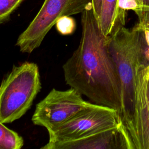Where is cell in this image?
Instances as JSON below:
<instances>
[{
	"instance_id": "cell-1",
	"label": "cell",
	"mask_w": 149,
	"mask_h": 149,
	"mask_svg": "<svg viewBox=\"0 0 149 149\" xmlns=\"http://www.w3.org/2000/svg\"><path fill=\"white\" fill-rule=\"evenodd\" d=\"M81 36L77 48L63 64L65 82L94 104L114 109L119 115L121 94L119 79L105 36L92 4L82 13Z\"/></svg>"
},
{
	"instance_id": "cell-2",
	"label": "cell",
	"mask_w": 149,
	"mask_h": 149,
	"mask_svg": "<svg viewBox=\"0 0 149 149\" xmlns=\"http://www.w3.org/2000/svg\"><path fill=\"white\" fill-rule=\"evenodd\" d=\"M109 49L120 87L119 117L133 148L137 149L134 120L136 77L139 65L143 63L137 31L133 27L130 29L125 26L116 30L109 37Z\"/></svg>"
},
{
	"instance_id": "cell-3",
	"label": "cell",
	"mask_w": 149,
	"mask_h": 149,
	"mask_svg": "<svg viewBox=\"0 0 149 149\" xmlns=\"http://www.w3.org/2000/svg\"><path fill=\"white\" fill-rule=\"evenodd\" d=\"M41 88L36 63L24 62L13 66L0 84V122L9 123L22 117Z\"/></svg>"
},
{
	"instance_id": "cell-4",
	"label": "cell",
	"mask_w": 149,
	"mask_h": 149,
	"mask_svg": "<svg viewBox=\"0 0 149 149\" xmlns=\"http://www.w3.org/2000/svg\"><path fill=\"white\" fill-rule=\"evenodd\" d=\"M91 4L92 0H44L36 16L16 41L20 51L31 53L40 47L60 17L82 13Z\"/></svg>"
},
{
	"instance_id": "cell-5",
	"label": "cell",
	"mask_w": 149,
	"mask_h": 149,
	"mask_svg": "<svg viewBox=\"0 0 149 149\" xmlns=\"http://www.w3.org/2000/svg\"><path fill=\"white\" fill-rule=\"evenodd\" d=\"M122 125L117 111L93 103L59 126L48 130V142H62L91 135Z\"/></svg>"
},
{
	"instance_id": "cell-6",
	"label": "cell",
	"mask_w": 149,
	"mask_h": 149,
	"mask_svg": "<svg viewBox=\"0 0 149 149\" xmlns=\"http://www.w3.org/2000/svg\"><path fill=\"white\" fill-rule=\"evenodd\" d=\"M92 104L84 101L82 95L73 88L65 91L53 88L37 104L31 120L48 131L65 123Z\"/></svg>"
},
{
	"instance_id": "cell-7",
	"label": "cell",
	"mask_w": 149,
	"mask_h": 149,
	"mask_svg": "<svg viewBox=\"0 0 149 149\" xmlns=\"http://www.w3.org/2000/svg\"><path fill=\"white\" fill-rule=\"evenodd\" d=\"M42 149H133L122 125L77 139L48 142Z\"/></svg>"
},
{
	"instance_id": "cell-8",
	"label": "cell",
	"mask_w": 149,
	"mask_h": 149,
	"mask_svg": "<svg viewBox=\"0 0 149 149\" xmlns=\"http://www.w3.org/2000/svg\"><path fill=\"white\" fill-rule=\"evenodd\" d=\"M149 66H138L135 88L134 120L137 149H149V100L148 81Z\"/></svg>"
},
{
	"instance_id": "cell-9",
	"label": "cell",
	"mask_w": 149,
	"mask_h": 149,
	"mask_svg": "<svg viewBox=\"0 0 149 149\" xmlns=\"http://www.w3.org/2000/svg\"><path fill=\"white\" fill-rule=\"evenodd\" d=\"M119 0H102L100 15L98 20L100 28L106 37L111 36L125 24L126 12L119 10Z\"/></svg>"
},
{
	"instance_id": "cell-10",
	"label": "cell",
	"mask_w": 149,
	"mask_h": 149,
	"mask_svg": "<svg viewBox=\"0 0 149 149\" xmlns=\"http://www.w3.org/2000/svg\"><path fill=\"white\" fill-rule=\"evenodd\" d=\"M134 12L138 22L133 27L139 34L143 62L149 66V7L141 6Z\"/></svg>"
},
{
	"instance_id": "cell-11",
	"label": "cell",
	"mask_w": 149,
	"mask_h": 149,
	"mask_svg": "<svg viewBox=\"0 0 149 149\" xmlns=\"http://www.w3.org/2000/svg\"><path fill=\"white\" fill-rule=\"evenodd\" d=\"M23 144L21 136L0 122V149H20Z\"/></svg>"
},
{
	"instance_id": "cell-12",
	"label": "cell",
	"mask_w": 149,
	"mask_h": 149,
	"mask_svg": "<svg viewBox=\"0 0 149 149\" xmlns=\"http://www.w3.org/2000/svg\"><path fill=\"white\" fill-rule=\"evenodd\" d=\"M24 0H0V24L7 21Z\"/></svg>"
},
{
	"instance_id": "cell-13",
	"label": "cell",
	"mask_w": 149,
	"mask_h": 149,
	"mask_svg": "<svg viewBox=\"0 0 149 149\" xmlns=\"http://www.w3.org/2000/svg\"><path fill=\"white\" fill-rule=\"evenodd\" d=\"M55 26L58 31L63 35L72 34L76 27L74 19L70 16H64L60 17L55 23Z\"/></svg>"
},
{
	"instance_id": "cell-14",
	"label": "cell",
	"mask_w": 149,
	"mask_h": 149,
	"mask_svg": "<svg viewBox=\"0 0 149 149\" xmlns=\"http://www.w3.org/2000/svg\"><path fill=\"white\" fill-rule=\"evenodd\" d=\"M102 0H92V6L94 13L97 19H99L101 8Z\"/></svg>"
},
{
	"instance_id": "cell-15",
	"label": "cell",
	"mask_w": 149,
	"mask_h": 149,
	"mask_svg": "<svg viewBox=\"0 0 149 149\" xmlns=\"http://www.w3.org/2000/svg\"><path fill=\"white\" fill-rule=\"evenodd\" d=\"M148 100H149V77H148Z\"/></svg>"
},
{
	"instance_id": "cell-16",
	"label": "cell",
	"mask_w": 149,
	"mask_h": 149,
	"mask_svg": "<svg viewBox=\"0 0 149 149\" xmlns=\"http://www.w3.org/2000/svg\"><path fill=\"white\" fill-rule=\"evenodd\" d=\"M137 2H138V1H137Z\"/></svg>"
}]
</instances>
